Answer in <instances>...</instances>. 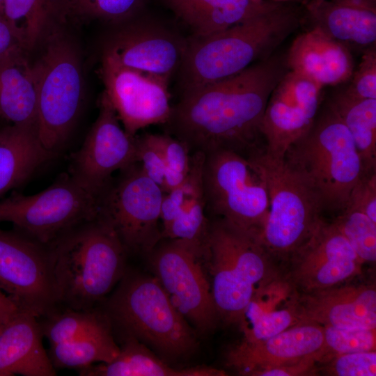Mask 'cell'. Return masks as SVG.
<instances>
[{
	"label": "cell",
	"mask_w": 376,
	"mask_h": 376,
	"mask_svg": "<svg viewBox=\"0 0 376 376\" xmlns=\"http://www.w3.org/2000/svg\"><path fill=\"white\" fill-rule=\"evenodd\" d=\"M334 222L363 264L376 261V222L350 203Z\"/></svg>",
	"instance_id": "35"
},
{
	"label": "cell",
	"mask_w": 376,
	"mask_h": 376,
	"mask_svg": "<svg viewBox=\"0 0 376 376\" xmlns=\"http://www.w3.org/2000/svg\"><path fill=\"white\" fill-rule=\"evenodd\" d=\"M326 362L325 373L329 375H376V350L336 355Z\"/></svg>",
	"instance_id": "38"
},
{
	"label": "cell",
	"mask_w": 376,
	"mask_h": 376,
	"mask_svg": "<svg viewBox=\"0 0 376 376\" xmlns=\"http://www.w3.org/2000/svg\"><path fill=\"white\" fill-rule=\"evenodd\" d=\"M26 53L18 47L0 57V118L37 130V88Z\"/></svg>",
	"instance_id": "25"
},
{
	"label": "cell",
	"mask_w": 376,
	"mask_h": 376,
	"mask_svg": "<svg viewBox=\"0 0 376 376\" xmlns=\"http://www.w3.org/2000/svg\"><path fill=\"white\" fill-rule=\"evenodd\" d=\"M104 313L126 336L167 359L188 357L198 348L195 330L155 276L125 272L108 299Z\"/></svg>",
	"instance_id": "6"
},
{
	"label": "cell",
	"mask_w": 376,
	"mask_h": 376,
	"mask_svg": "<svg viewBox=\"0 0 376 376\" xmlns=\"http://www.w3.org/2000/svg\"><path fill=\"white\" fill-rule=\"evenodd\" d=\"M194 32L205 36L225 30L277 6L268 0H164Z\"/></svg>",
	"instance_id": "26"
},
{
	"label": "cell",
	"mask_w": 376,
	"mask_h": 376,
	"mask_svg": "<svg viewBox=\"0 0 376 376\" xmlns=\"http://www.w3.org/2000/svg\"><path fill=\"white\" fill-rule=\"evenodd\" d=\"M136 163L142 171L164 191L166 165L154 134L136 136Z\"/></svg>",
	"instance_id": "39"
},
{
	"label": "cell",
	"mask_w": 376,
	"mask_h": 376,
	"mask_svg": "<svg viewBox=\"0 0 376 376\" xmlns=\"http://www.w3.org/2000/svg\"><path fill=\"white\" fill-rule=\"evenodd\" d=\"M297 299L298 292L283 274L260 288L237 323L244 335L242 340H264L301 322Z\"/></svg>",
	"instance_id": "23"
},
{
	"label": "cell",
	"mask_w": 376,
	"mask_h": 376,
	"mask_svg": "<svg viewBox=\"0 0 376 376\" xmlns=\"http://www.w3.org/2000/svg\"><path fill=\"white\" fill-rule=\"evenodd\" d=\"M5 324L4 323H2V322H0V334L4 327Z\"/></svg>",
	"instance_id": "46"
},
{
	"label": "cell",
	"mask_w": 376,
	"mask_h": 376,
	"mask_svg": "<svg viewBox=\"0 0 376 376\" xmlns=\"http://www.w3.org/2000/svg\"><path fill=\"white\" fill-rule=\"evenodd\" d=\"M100 198L64 174L46 189L33 195L13 191L0 201V221L17 232L49 245L74 227L96 217Z\"/></svg>",
	"instance_id": "10"
},
{
	"label": "cell",
	"mask_w": 376,
	"mask_h": 376,
	"mask_svg": "<svg viewBox=\"0 0 376 376\" xmlns=\"http://www.w3.org/2000/svg\"><path fill=\"white\" fill-rule=\"evenodd\" d=\"M322 88L310 78L288 70L270 97L314 122L320 105Z\"/></svg>",
	"instance_id": "33"
},
{
	"label": "cell",
	"mask_w": 376,
	"mask_h": 376,
	"mask_svg": "<svg viewBox=\"0 0 376 376\" xmlns=\"http://www.w3.org/2000/svg\"><path fill=\"white\" fill-rule=\"evenodd\" d=\"M284 159L313 187L324 210L342 211L367 174L350 132L327 105L288 148Z\"/></svg>",
	"instance_id": "5"
},
{
	"label": "cell",
	"mask_w": 376,
	"mask_h": 376,
	"mask_svg": "<svg viewBox=\"0 0 376 376\" xmlns=\"http://www.w3.org/2000/svg\"><path fill=\"white\" fill-rule=\"evenodd\" d=\"M166 165L164 193L170 191L181 184L190 167L191 154L187 146L169 134H154Z\"/></svg>",
	"instance_id": "37"
},
{
	"label": "cell",
	"mask_w": 376,
	"mask_h": 376,
	"mask_svg": "<svg viewBox=\"0 0 376 376\" xmlns=\"http://www.w3.org/2000/svg\"><path fill=\"white\" fill-rule=\"evenodd\" d=\"M100 196L99 214L113 228L127 251L149 254L162 239L164 191L134 163Z\"/></svg>",
	"instance_id": "12"
},
{
	"label": "cell",
	"mask_w": 376,
	"mask_h": 376,
	"mask_svg": "<svg viewBox=\"0 0 376 376\" xmlns=\"http://www.w3.org/2000/svg\"><path fill=\"white\" fill-rule=\"evenodd\" d=\"M206 246L218 319L237 324L256 292L282 273L258 236L224 219L209 221Z\"/></svg>",
	"instance_id": "4"
},
{
	"label": "cell",
	"mask_w": 376,
	"mask_h": 376,
	"mask_svg": "<svg viewBox=\"0 0 376 376\" xmlns=\"http://www.w3.org/2000/svg\"><path fill=\"white\" fill-rule=\"evenodd\" d=\"M205 159L203 152H192L185 179L164 194L160 217L162 239L205 243L209 221L205 216L203 180Z\"/></svg>",
	"instance_id": "20"
},
{
	"label": "cell",
	"mask_w": 376,
	"mask_h": 376,
	"mask_svg": "<svg viewBox=\"0 0 376 376\" xmlns=\"http://www.w3.org/2000/svg\"><path fill=\"white\" fill-rule=\"evenodd\" d=\"M324 347L322 326L303 321L264 340H242L229 350L226 362L240 375L258 376L262 371L310 358L322 363Z\"/></svg>",
	"instance_id": "17"
},
{
	"label": "cell",
	"mask_w": 376,
	"mask_h": 376,
	"mask_svg": "<svg viewBox=\"0 0 376 376\" xmlns=\"http://www.w3.org/2000/svg\"><path fill=\"white\" fill-rule=\"evenodd\" d=\"M45 318L49 319L40 325L50 345L74 340L111 323L105 313L95 309L67 308L64 313H53Z\"/></svg>",
	"instance_id": "32"
},
{
	"label": "cell",
	"mask_w": 376,
	"mask_h": 376,
	"mask_svg": "<svg viewBox=\"0 0 376 376\" xmlns=\"http://www.w3.org/2000/svg\"><path fill=\"white\" fill-rule=\"evenodd\" d=\"M81 376H221L222 370L207 366L175 368L157 357L142 342L126 336L118 356L111 362L78 371Z\"/></svg>",
	"instance_id": "28"
},
{
	"label": "cell",
	"mask_w": 376,
	"mask_h": 376,
	"mask_svg": "<svg viewBox=\"0 0 376 376\" xmlns=\"http://www.w3.org/2000/svg\"><path fill=\"white\" fill-rule=\"evenodd\" d=\"M268 1H278V2H287V1H298L301 2L303 0H268Z\"/></svg>",
	"instance_id": "44"
},
{
	"label": "cell",
	"mask_w": 376,
	"mask_h": 376,
	"mask_svg": "<svg viewBox=\"0 0 376 376\" xmlns=\"http://www.w3.org/2000/svg\"><path fill=\"white\" fill-rule=\"evenodd\" d=\"M247 157L264 178L269 211L260 240L274 260L286 261L314 233L322 220L321 201L307 180L283 159L263 148Z\"/></svg>",
	"instance_id": "7"
},
{
	"label": "cell",
	"mask_w": 376,
	"mask_h": 376,
	"mask_svg": "<svg viewBox=\"0 0 376 376\" xmlns=\"http://www.w3.org/2000/svg\"><path fill=\"white\" fill-rule=\"evenodd\" d=\"M19 311L16 303L0 289V322L6 324Z\"/></svg>",
	"instance_id": "43"
},
{
	"label": "cell",
	"mask_w": 376,
	"mask_h": 376,
	"mask_svg": "<svg viewBox=\"0 0 376 376\" xmlns=\"http://www.w3.org/2000/svg\"><path fill=\"white\" fill-rule=\"evenodd\" d=\"M301 322L343 329H376L375 284H347L298 292Z\"/></svg>",
	"instance_id": "19"
},
{
	"label": "cell",
	"mask_w": 376,
	"mask_h": 376,
	"mask_svg": "<svg viewBox=\"0 0 376 376\" xmlns=\"http://www.w3.org/2000/svg\"><path fill=\"white\" fill-rule=\"evenodd\" d=\"M304 23L303 2H281L219 32L186 42L178 69L182 93L234 76L267 59Z\"/></svg>",
	"instance_id": "2"
},
{
	"label": "cell",
	"mask_w": 376,
	"mask_h": 376,
	"mask_svg": "<svg viewBox=\"0 0 376 376\" xmlns=\"http://www.w3.org/2000/svg\"><path fill=\"white\" fill-rule=\"evenodd\" d=\"M312 1H322V0H312Z\"/></svg>",
	"instance_id": "47"
},
{
	"label": "cell",
	"mask_w": 376,
	"mask_h": 376,
	"mask_svg": "<svg viewBox=\"0 0 376 376\" xmlns=\"http://www.w3.org/2000/svg\"><path fill=\"white\" fill-rule=\"evenodd\" d=\"M18 47H22L6 21L0 16V57Z\"/></svg>",
	"instance_id": "42"
},
{
	"label": "cell",
	"mask_w": 376,
	"mask_h": 376,
	"mask_svg": "<svg viewBox=\"0 0 376 376\" xmlns=\"http://www.w3.org/2000/svg\"><path fill=\"white\" fill-rule=\"evenodd\" d=\"M167 240L149 253L154 276L189 324L203 334H209L219 319L211 285L201 265L206 242Z\"/></svg>",
	"instance_id": "11"
},
{
	"label": "cell",
	"mask_w": 376,
	"mask_h": 376,
	"mask_svg": "<svg viewBox=\"0 0 376 376\" xmlns=\"http://www.w3.org/2000/svg\"><path fill=\"white\" fill-rule=\"evenodd\" d=\"M3 0H0V16L1 17H3Z\"/></svg>",
	"instance_id": "45"
},
{
	"label": "cell",
	"mask_w": 376,
	"mask_h": 376,
	"mask_svg": "<svg viewBox=\"0 0 376 376\" xmlns=\"http://www.w3.org/2000/svg\"><path fill=\"white\" fill-rule=\"evenodd\" d=\"M285 262L283 276L299 293L345 283L361 273L363 265L335 223L323 219Z\"/></svg>",
	"instance_id": "15"
},
{
	"label": "cell",
	"mask_w": 376,
	"mask_h": 376,
	"mask_svg": "<svg viewBox=\"0 0 376 376\" xmlns=\"http://www.w3.org/2000/svg\"><path fill=\"white\" fill-rule=\"evenodd\" d=\"M54 28L33 63L37 88V132L42 146L56 151L68 139L84 95L80 56L75 44Z\"/></svg>",
	"instance_id": "8"
},
{
	"label": "cell",
	"mask_w": 376,
	"mask_h": 376,
	"mask_svg": "<svg viewBox=\"0 0 376 376\" xmlns=\"http://www.w3.org/2000/svg\"><path fill=\"white\" fill-rule=\"evenodd\" d=\"M203 180L205 208L260 239L269 203L265 180L254 164L237 152L216 150L205 155Z\"/></svg>",
	"instance_id": "9"
},
{
	"label": "cell",
	"mask_w": 376,
	"mask_h": 376,
	"mask_svg": "<svg viewBox=\"0 0 376 376\" xmlns=\"http://www.w3.org/2000/svg\"><path fill=\"white\" fill-rule=\"evenodd\" d=\"M288 70L285 56L273 54L234 76L182 93L165 123L169 134L192 152L230 150L248 155L261 148L264 112Z\"/></svg>",
	"instance_id": "1"
},
{
	"label": "cell",
	"mask_w": 376,
	"mask_h": 376,
	"mask_svg": "<svg viewBox=\"0 0 376 376\" xmlns=\"http://www.w3.org/2000/svg\"><path fill=\"white\" fill-rule=\"evenodd\" d=\"M100 73L104 92L129 134L136 136L143 128L168 121L172 108L169 82L125 67L105 52Z\"/></svg>",
	"instance_id": "16"
},
{
	"label": "cell",
	"mask_w": 376,
	"mask_h": 376,
	"mask_svg": "<svg viewBox=\"0 0 376 376\" xmlns=\"http://www.w3.org/2000/svg\"><path fill=\"white\" fill-rule=\"evenodd\" d=\"M144 0H61V21L125 22L140 9Z\"/></svg>",
	"instance_id": "34"
},
{
	"label": "cell",
	"mask_w": 376,
	"mask_h": 376,
	"mask_svg": "<svg viewBox=\"0 0 376 376\" xmlns=\"http://www.w3.org/2000/svg\"><path fill=\"white\" fill-rule=\"evenodd\" d=\"M326 362L334 356L375 350L376 329H343L322 327Z\"/></svg>",
	"instance_id": "36"
},
{
	"label": "cell",
	"mask_w": 376,
	"mask_h": 376,
	"mask_svg": "<svg viewBox=\"0 0 376 376\" xmlns=\"http://www.w3.org/2000/svg\"><path fill=\"white\" fill-rule=\"evenodd\" d=\"M285 61L289 70L304 75L322 88L347 81L354 71L350 50L313 26L293 40Z\"/></svg>",
	"instance_id": "22"
},
{
	"label": "cell",
	"mask_w": 376,
	"mask_h": 376,
	"mask_svg": "<svg viewBox=\"0 0 376 376\" xmlns=\"http://www.w3.org/2000/svg\"><path fill=\"white\" fill-rule=\"evenodd\" d=\"M309 21L349 50L375 47L376 0H303Z\"/></svg>",
	"instance_id": "21"
},
{
	"label": "cell",
	"mask_w": 376,
	"mask_h": 376,
	"mask_svg": "<svg viewBox=\"0 0 376 376\" xmlns=\"http://www.w3.org/2000/svg\"><path fill=\"white\" fill-rule=\"evenodd\" d=\"M99 113L80 149L72 156L70 175L84 189L100 197L111 174L136 163V136L129 134L103 91Z\"/></svg>",
	"instance_id": "14"
},
{
	"label": "cell",
	"mask_w": 376,
	"mask_h": 376,
	"mask_svg": "<svg viewBox=\"0 0 376 376\" xmlns=\"http://www.w3.org/2000/svg\"><path fill=\"white\" fill-rule=\"evenodd\" d=\"M0 289L38 318L55 312L58 302L47 246L0 229Z\"/></svg>",
	"instance_id": "13"
},
{
	"label": "cell",
	"mask_w": 376,
	"mask_h": 376,
	"mask_svg": "<svg viewBox=\"0 0 376 376\" xmlns=\"http://www.w3.org/2000/svg\"><path fill=\"white\" fill-rule=\"evenodd\" d=\"M347 203L376 222V171L365 175L354 188Z\"/></svg>",
	"instance_id": "41"
},
{
	"label": "cell",
	"mask_w": 376,
	"mask_h": 376,
	"mask_svg": "<svg viewBox=\"0 0 376 376\" xmlns=\"http://www.w3.org/2000/svg\"><path fill=\"white\" fill-rule=\"evenodd\" d=\"M38 318L20 310L0 334V376H54Z\"/></svg>",
	"instance_id": "24"
},
{
	"label": "cell",
	"mask_w": 376,
	"mask_h": 376,
	"mask_svg": "<svg viewBox=\"0 0 376 376\" xmlns=\"http://www.w3.org/2000/svg\"><path fill=\"white\" fill-rule=\"evenodd\" d=\"M58 304L93 310L125 273L127 251L99 214L47 245Z\"/></svg>",
	"instance_id": "3"
},
{
	"label": "cell",
	"mask_w": 376,
	"mask_h": 376,
	"mask_svg": "<svg viewBox=\"0 0 376 376\" xmlns=\"http://www.w3.org/2000/svg\"><path fill=\"white\" fill-rule=\"evenodd\" d=\"M350 85L344 89L348 94L366 99H376L375 47L363 52L359 65L352 75Z\"/></svg>",
	"instance_id": "40"
},
{
	"label": "cell",
	"mask_w": 376,
	"mask_h": 376,
	"mask_svg": "<svg viewBox=\"0 0 376 376\" xmlns=\"http://www.w3.org/2000/svg\"><path fill=\"white\" fill-rule=\"evenodd\" d=\"M55 154L42 146L36 128L12 125L0 129V196L22 184Z\"/></svg>",
	"instance_id": "27"
},
{
	"label": "cell",
	"mask_w": 376,
	"mask_h": 376,
	"mask_svg": "<svg viewBox=\"0 0 376 376\" xmlns=\"http://www.w3.org/2000/svg\"><path fill=\"white\" fill-rule=\"evenodd\" d=\"M3 17L28 52L62 23L61 0H3Z\"/></svg>",
	"instance_id": "29"
},
{
	"label": "cell",
	"mask_w": 376,
	"mask_h": 376,
	"mask_svg": "<svg viewBox=\"0 0 376 376\" xmlns=\"http://www.w3.org/2000/svg\"><path fill=\"white\" fill-rule=\"evenodd\" d=\"M350 132L367 174L376 171V99L359 98L344 89L336 92L327 104Z\"/></svg>",
	"instance_id": "30"
},
{
	"label": "cell",
	"mask_w": 376,
	"mask_h": 376,
	"mask_svg": "<svg viewBox=\"0 0 376 376\" xmlns=\"http://www.w3.org/2000/svg\"><path fill=\"white\" fill-rule=\"evenodd\" d=\"M185 45L159 26L137 23L117 33L104 52L125 67L169 82L180 68Z\"/></svg>",
	"instance_id": "18"
},
{
	"label": "cell",
	"mask_w": 376,
	"mask_h": 376,
	"mask_svg": "<svg viewBox=\"0 0 376 376\" xmlns=\"http://www.w3.org/2000/svg\"><path fill=\"white\" fill-rule=\"evenodd\" d=\"M119 352L109 324L74 340L51 345L48 355L55 369L79 371L96 363H109Z\"/></svg>",
	"instance_id": "31"
}]
</instances>
